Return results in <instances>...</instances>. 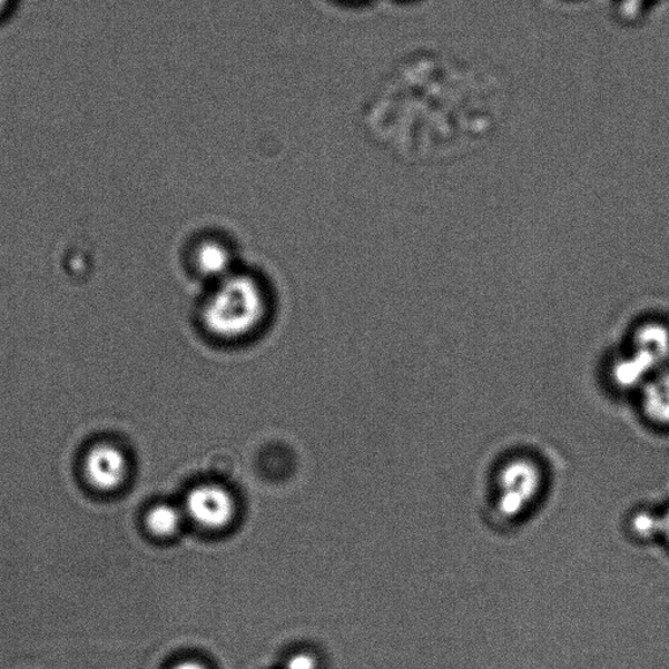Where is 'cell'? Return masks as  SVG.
I'll return each mask as SVG.
<instances>
[{"mask_svg": "<svg viewBox=\"0 0 669 669\" xmlns=\"http://www.w3.org/2000/svg\"><path fill=\"white\" fill-rule=\"evenodd\" d=\"M265 297L250 276L232 277L209 296L203 311L206 326L224 337L249 333L260 321Z\"/></svg>", "mask_w": 669, "mask_h": 669, "instance_id": "obj_1", "label": "cell"}, {"mask_svg": "<svg viewBox=\"0 0 669 669\" xmlns=\"http://www.w3.org/2000/svg\"><path fill=\"white\" fill-rule=\"evenodd\" d=\"M543 471L531 458H514L503 464L495 479V506L505 518L525 513L543 490Z\"/></svg>", "mask_w": 669, "mask_h": 669, "instance_id": "obj_2", "label": "cell"}, {"mask_svg": "<svg viewBox=\"0 0 669 669\" xmlns=\"http://www.w3.org/2000/svg\"><path fill=\"white\" fill-rule=\"evenodd\" d=\"M129 471L125 451L109 442L90 447L82 462V475L88 485L105 494L119 491L129 478Z\"/></svg>", "mask_w": 669, "mask_h": 669, "instance_id": "obj_3", "label": "cell"}, {"mask_svg": "<svg viewBox=\"0 0 669 669\" xmlns=\"http://www.w3.org/2000/svg\"><path fill=\"white\" fill-rule=\"evenodd\" d=\"M185 514L201 529L219 531L235 520L236 502L223 486L199 485L187 494Z\"/></svg>", "mask_w": 669, "mask_h": 669, "instance_id": "obj_4", "label": "cell"}, {"mask_svg": "<svg viewBox=\"0 0 669 669\" xmlns=\"http://www.w3.org/2000/svg\"><path fill=\"white\" fill-rule=\"evenodd\" d=\"M183 521V511L170 503H159L148 510L146 528L154 537L167 539L176 535Z\"/></svg>", "mask_w": 669, "mask_h": 669, "instance_id": "obj_5", "label": "cell"}, {"mask_svg": "<svg viewBox=\"0 0 669 669\" xmlns=\"http://www.w3.org/2000/svg\"><path fill=\"white\" fill-rule=\"evenodd\" d=\"M645 409L652 423L669 425V377L661 380L650 390Z\"/></svg>", "mask_w": 669, "mask_h": 669, "instance_id": "obj_6", "label": "cell"}, {"mask_svg": "<svg viewBox=\"0 0 669 669\" xmlns=\"http://www.w3.org/2000/svg\"><path fill=\"white\" fill-rule=\"evenodd\" d=\"M631 532L642 540L660 538V514L640 511L631 520Z\"/></svg>", "mask_w": 669, "mask_h": 669, "instance_id": "obj_7", "label": "cell"}, {"mask_svg": "<svg viewBox=\"0 0 669 669\" xmlns=\"http://www.w3.org/2000/svg\"><path fill=\"white\" fill-rule=\"evenodd\" d=\"M652 0H616L621 19L636 21L640 19Z\"/></svg>", "mask_w": 669, "mask_h": 669, "instance_id": "obj_8", "label": "cell"}, {"mask_svg": "<svg viewBox=\"0 0 669 669\" xmlns=\"http://www.w3.org/2000/svg\"><path fill=\"white\" fill-rule=\"evenodd\" d=\"M317 660L306 652L295 653L285 665V669H317Z\"/></svg>", "mask_w": 669, "mask_h": 669, "instance_id": "obj_9", "label": "cell"}, {"mask_svg": "<svg viewBox=\"0 0 669 669\" xmlns=\"http://www.w3.org/2000/svg\"><path fill=\"white\" fill-rule=\"evenodd\" d=\"M660 538H663L669 544V508L660 514Z\"/></svg>", "mask_w": 669, "mask_h": 669, "instance_id": "obj_10", "label": "cell"}, {"mask_svg": "<svg viewBox=\"0 0 669 669\" xmlns=\"http://www.w3.org/2000/svg\"><path fill=\"white\" fill-rule=\"evenodd\" d=\"M171 669H208L205 665L200 663L198 660H184L179 661Z\"/></svg>", "mask_w": 669, "mask_h": 669, "instance_id": "obj_11", "label": "cell"}, {"mask_svg": "<svg viewBox=\"0 0 669 669\" xmlns=\"http://www.w3.org/2000/svg\"><path fill=\"white\" fill-rule=\"evenodd\" d=\"M14 0H0V19L4 18L12 9Z\"/></svg>", "mask_w": 669, "mask_h": 669, "instance_id": "obj_12", "label": "cell"}]
</instances>
